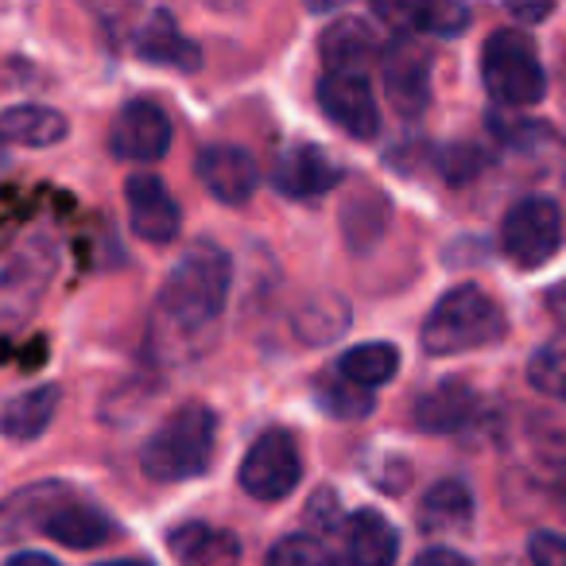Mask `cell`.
Segmentation results:
<instances>
[{"mask_svg": "<svg viewBox=\"0 0 566 566\" xmlns=\"http://www.w3.org/2000/svg\"><path fill=\"white\" fill-rule=\"evenodd\" d=\"M229 283H233V268H229L226 249H218L213 241H198L195 249L182 252L159 292V326H167V334L175 338L206 334L226 311Z\"/></svg>", "mask_w": 566, "mask_h": 566, "instance_id": "obj_1", "label": "cell"}, {"mask_svg": "<svg viewBox=\"0 0 566 566\" xmlns=\"http://www.w3.org/2000/svg\"><path fill=\"white\" fill-rule=\"evenodd\" d=\"M218 450V416L206 403H182L164 419L140 447V470L151 481H190L202 478Z\"/></svg>", "mask_w": 566, "mask_h": 566, "instance_id": "obj_2", "label": "cell"}, {"mask_svg": "<svg viewBox=\"0 0 566 566\" xmlns=\"http://www.w3.org/2000/svg\"><path fill=\"white\" fill-rule=\"evenodd\" d=\"M509 334L501 303L478 283H458L423 318V349L431 357H458L473 349H489Z\"/></svg>", "mask_w": 566, "mask_h": 566, "instance_id": "obj_3", "label": "cell"}, {"mask_svg": "<svg viewBox=\"0 0 566 566\" xmlns=\"http://www.w3.org/2000/svg\"><path fill=\"white\" fill-rule=\"evenodd\" d=\"M481 82L489 97L509 109L539 105L547 94V71L539 63L535 40L524 28H501L481 48Z\"/></svg>", "mask_w": 566, "mask_h": 566, "instance_id": "obj_4", "label": "cell"}, {"mask_svg": "<svg viewBox=\"0 0 566 566\" xmlns=\"http://www.w3.org/2000/svg\"><path fill=\"white\" fill-rule=\"evenodd\" d=\"M563 249V210L551 198H520L501 221V252L524 272H535Z\"/></svg>", "mask_w": 566, "mask_h": 566, "instance_id": "obj_5", "label": "cell"}, {"mask_svg": "<svg viewBox=\"0 0 566 566\" xmlns=\"http://www.w3.org/2000/svg\"><path fill=\"white\" fill-rule=\"evenodd\" d=\"M237 478H241L244 493L256 496V501H283V496H292L303 478V454L295 434L283 431V427L264 431L249 447Z\"/></svg>", "mask_w": 566, "mask_h": 566, "instance_id": "obj_6", "label": "cell"}, {"mask_svg": "<svg viewBox=\"0 0 566 566\" xmlns=\"http://www.w3.org/2000/svg\"><path fill=\"white\" fill-rule=\"evenodd\" d=\"M318 109L354 140H377L380 105L365 74H323L318 82Z\"/></svg>", "mask_w": 566, "mask_h": 566, "instance_id": "obj_7", "label": "cell"}, {"mask_svg": "<svg viewBox=\"0 0 566 566\" xmlns=\"http://www.w3.org/2000/svg\"><path fill=\"white\" fill-rule=\"evenodd\" d=\"M171 148V120L156 102H128L109 128V151L128 164H156Z\"/></svg>", "mask_w": 566, "mask_h": 566, "instance_id": "obj_8", "label": "cell"}, {"mask_svg": "<svg viewBox=\"0 0 566 566\" xmlns=\"http://www.w3.org/2000/svg\"><path fill=\"white\" fill-rule=\"evenodd\" d=\"M125 202H128V226L140 241L148 244H171L182 229V213L175 195L159 175H133L125 182Z\"/></svg>", "mask_w": 566, "mask_h": 566, "instance_id": "obj_9", "label": "cell"}, {"mask_svg": "<svg viewBox=\"0 0 566 566\" xmlns=\"http://www.w3.org/2000/svg\"><path fill=\"white\" fill-rule=\"evenodd\" d=\"M195 175L218 202L244 206L260 187V167L237 144H206L195 159Z\"/></svg>", "mask_w": 566, "mask_h": 566, "instance_id": "obj_10", "label": "cell"}, {"mask_svg": "<svg viewBox=\"0 0 566 566\" xmlns=\"http://www.w3.org/2000/svg\"><path fill=\"white\" fill-rule=\"evenodd\" d=\"M346 179L342 164L318 144H295L287 148L272 167V187L280 190L283 198H295V202H307V198H318L326 190H334Z\"/></svg>", "mask_w": 566, "mask_h": 566, "instance_id": "obj_11", "label": "cell"}, {"mask_svg": "<svg viewBox=\"0 0 566 566\" xmlns=\"http://www.w3.org/2000/svg\"><path fill=\"white\" fill-rule=\"evenodd\" d=\"M380 82H385V97L400 117H419L431 105V55L396 43V48L380 51Z\"/></svg>", "mask_w": 566, "mask_h": 566, "instance_id": "obj_12", "label": "cell"}, {"mask_svg": "<svg viewBox=\"0 0 566 566\" xmlns=\"http://www.w3.org/2000/svg\"><path fill=\"white\" fill-rule=\"evenodd\" d=\"M346 539H342L338 566H396L400 555V535L392 520L380 516L377 509H361L346 520Z\"/></svg>", "mask_w": 566, "mask_h": 566, "instance_id": "obj_13", "label": "cell"}, {"mask_svg": "<svg viewBox=\"0 0 566 566\" xmlns=\"http://www.w3.org/2000/svg\"><path fill=\"white\" fill-rule=\"evenodd\" d=\"M318 55L326 63V74H365L373 59H380L377 28L369 20H334L318 40Z\"/></svg>", "mask_w": 566, "mask_h": 566, "instance_id": "obj_14", "label": "cell"}, {"mask_svg": "<svg viewBox=\"0 0 566 566\" xmlns=\"http://www.w3.org/2000/svg\"><path fill=\"white\" fill-rule=\"evenodd\" d=\"M66 501L71 496H66V485H59V481H40V485H28L20 493L4 496L0 501V543H12L28 532H43L48 516L55 509H63Z\"/></svg>", "mask_w": 566, "mask_h": 566, "instance_id": "obj_15", "label": "cell"}, {"mask_svg": "<svg viewBox=\"0 0 566 566\" xmlns=\"http://www.w3.org/2000/svg\"><path fill=\"white\" fill-rule=\"evenodd\" d=\"M473 408H478V396H473L462 380H447V385H434L416 396V403H411V423L427 434H450L470 423Z\"/></svg>", "mask_w": 566, "mask_h": 566, "instance_id": "obj_16", "label": "cell"}, {"mask_svg": "<svg viewBox=\"0 0 566 566\" xmlns=\"http://www.w3.org/2000/svg\"><path fill=\"white\" fill-rule=\"evenodd\" d=\"M473 524V493L465 481H434L419 501V527L431 535H462Z\"/></svg>", "mask_w": 566, "mask_h": 566, "instance_id": "obj_17", "label": "cell"}, {"mask_svg": "<svg viewBox=\"0 0 566 566\" xmlns=\"http://www.w3.org/2000/svg\"><path fill=\"white\" fill-rule=\"evenodd\" d=\"M133 48L151 66H175V71H198L202 66V51L175 28V20L167 12H151L148 24L136 32Z\"/></svg>", "mask_w": 566, "mask_h": 566, "instance_id": "obj_18", "label": "cell"}, {"mask_svg": "<svg viewBox=\"0 0 566 566\" xmlns=\"http://www.w3.org/2000/svg\"><path fill=\"white\" fill-rule=\"evenodd\" d=\"M373 17L385 20L392 32H423V35H462L470 28V9L465 4H377Z\"/></svg>", "mask_w": 566, "mask_h": 566, "instance_id": "obj_19", "label": "cell"}, {"mask_svg": "<svg viewBox=\"0 0 566 566\" xmlns=\"http://www.w3.org/2000/svg\"><path fill=\"white\" fill-rule=\"evenodd\" d=\"M59 400H63L59 385H35L28 392L12 396L4 403V411H0V434L12 442H35L55 419Z\"/></svg>", "mask_w": 566, "mask_h": 566, "instance_id": "obj_20", "label": "cell"}, {"mask_svg": "<svg viewBox=\"0 0 566 566\" xmlns=\"http://www.w3.org/2000/svg\"><path fill=\"white\" fill-rule=\"evenodd\" d=\"M43 532L51 535L55 543L71 551H90V547H102V543L113 539V520L105 512H97L94 504H82V501H66L63 509H55L43 524Z\"/></svg>", "mask_w": 566, "mask_h": 566, "instance_id": "obj_21", "label": "cell"}, {"mask_svg": "<svg viewBox=\"0 0 566 566\" xmlns=\"http://www.w3.org/2000/svg\"><path fill=\"white\" fill-rule=\"evenodd\" d=\"M71 125L59 109L48 105H17V109L0 113V144H17V148H51L66 140Z\"/></svg>", "mask_w": 566, "mask_h": 566, "instance_id": "obj_22", "label": "cell"}, {"mask_svg": "<svg viewBox=\"0 0 566 566\" xmlns=\"http://www.w3.org/2000/svg\"><path fill=\"white\" fill-rule=\"evenodd\" d=\"M167 547L175 551L182 566H226L241 555V543L233 532H221L213 524H182L167 535Z\"/></svg>", "mask_w": 566, "mask_h": 566, "instance_id": "obj_23", "label": "cell"}, {"mask_svg": "<svg viewBox=\"0 0 566 566\" xmlns=\"http://www.w3.org/2000/svg\"><path fill=\"white\" fill-rule=\"evenodd\" d=\"M396 373H400V349L392 342H365L338 357V377L365 392L396 380Z\"/></svg>", "mask_w": 566, "mask_h": 566, "instance_id": "obj_24", "label": "cell"}, {"mask_svg": "<svg viewBox=\"0 0 566 566\" xmlns=\"http://www.w3.org/2000/svg\"><path fill=\"white\" fill-rule=\"evenodd\" d=\"M388 213H392V202L385 195H377V190L349 195L346 206H342V233H346L349 249L369 252V244L388 229Z\"/></svg>", "mask_w": 566, "mask_h": 566, "instance_id": "obj_25", "label": "cell"}, {"mask_svg": "<svg viewBox=\"0 0 566 566\" xmlns=\"http://www.w3.org/2000/svg\"><path fill=\"white\" fill-rule=\"evenodd\" d=\"M264 566H338L334 551L323 543V535H283L272 543Z\"/></svg>", "mask_w": 566, "mask_h": 566, "instance_id": "obj_26", "label": "cell"}, {"mask_svg": "<svg viewBox=\"0 0 566 566\" xmlns=\"http://www.w3.org/2000/svg\"><path fill=\"white\" fill-rule=\"evenodd\" d=\"M527 385L539 396L566 403V342H551V346L535 349L527 361Z\"/></svg>", "mask_w": 566, "mask_h": 566, "instance_id": "obj_27", "label": "cell"}, {"mask_svg": "<svg viewBox=\"0 0 566 566\" xmlns=\"http://www.w3.org/2000/svg\"><path fill=\"white\" fill-rule=\"evenodd\" d=\"M315 403H318V411H326V416H334V419H365L373 408H377L373 392L346 385L342 377L315 385Z\"/></svg>", "mask_w": 566, "mask_h": 566, "instance_id": "obj_28", "label": "cell"}, {"mask_svg": "<svg viewBox=\"0 0 566 566\" xmlns=\"http://www.w3.org/2000/svg\"><path fill=\"white\" fill-rule=\"evenodd\" d=\"M481 171V151L473 144H450L439 151V175L447 182H470Z\"/></svg>", "mask_w": 566, "mask_h": 566, "instance_id": "obj_29", "label": "cell"}, {"mask_svg": "<svg viewBox=\"0 0 566 566\" xmlns=\"http://www.w3.org/2000/svg\"><path fill=\"white\" fill-rule=\"evenodd\" d=\"M532 566H566V535L558 532H535L527 539Z\"/></svg>", "mask_w": 566, "mask_h": 566, "instance_id": "obj_30", "label": "cell"}, {"mask_svg": "<svg viewBox=\"0 0 566 566\" xmlns=\"http://www.w3.org/2000/svg\"><path fill=\"white\" fill-rule=\"evenodd\" d=\"M307 524L318 527V532H338L342 524V512H338V496L331 489H318L307 504Z\"/></svg>", "mask_w": 566, "mask_h": 566, "instance_id": "obj_31", "label": "cell"}, {"mask_svg": "<svg viewBox=\"0 0 566 566\" xmlns=\"http://www.w3.org/2000/svg\"><path fill=\"white\" fill-rule=\"evenodd\" d=\"M411 566H473V563L454 547H431V551H423Z\"/></svg>", "mask_w": 566, "mask_h": 566, "instance_id": "obj_32", "label": "cell"}, {"mask_svg": "<svg viewBox=\"0 0 566 566\" xmlns=\"http://www.w3.org/2000/svg\"><path fill=\"white\" fill-rule=\"evenodd\" d=\"M4 566H59V563L51 555H43V551H24V555L9 558Z\"/></svg>", "mask_w": 566, "mask_h": 566, "instance_id": "obj_33", "label": "cell"}, {"mask_svg": "<svg viewBox=\"0 0 566 566\" xmlns=\"http://www.w3.org/2000/svg\"><path fill=\"white\" fill-rule=\"evenodd\" d=\"M551 4H535V9H512V20H524V24H539V20L551 17Z\"/></svg>", "mask_w": 566, "mask_h": 566, "instance_id": "obj_34", "label": "cell"}, {"mask_svg": "<svg viewBox=\"0 0 566 566\" xmlns=\"http://www.w3.org/2000/svg\"><path fill=\"white\" fill-rule=\"evenodd\" d=\"M102 566H156L151 558H113V563H102Z\"/></svg>", "mask_w": 566, "mask_h": 566, "instance_id": "obj_35", "label": "cell"}]
</instances>
